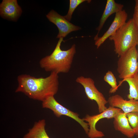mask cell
Instances as JSON below:
<instances>
[{"label": "cell", "mask_w": 138, "mask_h": 138, "mask_svg": "<svg viewBox=\"0 0 138 138\" xmlns=\"http://www.w3.org/2000/svg\"><path fill=\"white\" fill-rule=\"evenodd\" d=\"M42 105L43 108L52 110L57 117L65 115L73 119L80 124L86 133H88L89 131L88 124L85 122L83 119L79 118V115L77 113L72 111L59 103L54 96H50L42 101Z\"/></svg>", "instance_id": "8992f818"}, {"label": "cell", "mask_w": 138, "mask_h": 138, "mask_svg": "<svg viewBox=\"0 0 138 138\" xmlns=\"http://www.w3.org/2000/svg\"><path fill=\"white\" fill-rule=\"evenodd\" d=\"M123 5L116 3L114 0L107 1L105 9L100 20L99 25L96 29L98 32L94 38L95 40H96L98 38L99 33L108 18L112 14L123 10Z\"/></svg>", "instance_id": "4fadbf2b"}, {"label": "cell", "mask_w": 138, "mask_h": 138, "mask_svg": "<svg viewBox=\"0 0 138 138\" xmlns=\"http://www.w3.org/2000/svg\"><path fill=\"white\" fill-rule=\"evenodd\" d=\"M48 19L55 25L59 30L57 38H63L70 33L80 30L81 28L71 23L55 11L52 10L46 15Z\"/></svg>", "instance_id": "ba28073f"}, {"label": "cell", "mask_w": 138, "mask_h": 138, "mask_svg": "<svg viewBox=\"0 0 138 138\" xmlns=\"http://www.w3.org/2000/svg\"><path fill=\"white\" fill-rule=\"evenodd\" d=\"M124 82H126L129 86L128 99L138 100V73L131 77L123 79L120 82L118 86Z\"/></svg>", "instance_id": "9a60e30c"}, {"label": "cell", "mask_w": 138, "mask_h": 138, "mask_svg": "<svg viewBox=\"0 0 138 138\" xmlns=\"http://www.w3.org/2000/svg\"><path fill=\"white\" fill-rule=\"evenodd\" d=\"M135 8H138V0H135Z\"/></svg>", "instance_id": "ffe728a7"}, {"label": "cell", "mask_w": 138, "mask_h": 138, "mask_svg": "<svg viewBox=\"0 0 138 138\" xmlns=\"http://www.w3.org/2000/svg\"><path fill=\"white\" fill-rule=\"evenodd\" d=\"M107 101L110 106L119 108L126 114L138 112V100H127L120 95L116 94L110 96Z\"/></svg>", "instance_id": "30bf717a"}, {"label": "cell", "mask_w": 138, "mask_h": 138, "mask_svg": "<svg viewBox=\"0 0 138 138\" xmlns=\"http://www.w3.org/2000/svg\"><path fill=\"white\" fill-rule=\"evenodd\" d=\"M86 0H70L69 9L67 15L64 16V18L70 21L71 20L73 12L76 8L80 4L86 1Z\"/></svg>", "instance_id": "ac0fdd59"}, {"label": "cell", "mask_w": 138, "mask_h": 138, "mask_svg": "<svg viewBox=\"0 0 138 138\" xmlns=\"http://www.w3.org/2000/svg\"><path fill=\"white\" fill-rule=\"evenodd\" d=\"M137 51H138V50H137ZM137 64H138V62H137Z\"/></svg>", "instance_id": "44dd1931"}, {"label": "cell", "mask_w": 138, "mask_h": 138, "mask_svg": "<svg viewBox=\"0 0 138 138\" xmlns=\"http://www.w3.org/2000/svg\"><path fill=\"white\" fill-rule=\"evenodd\" d=\"M113 119V126L116 130L120 132L128 138L134 136L135 133L129 124L126 114L121 110Z\"/></svg>", "instance_id": "7c38bea8"}, {"label": "cell", "mask_w": 138, "mask_h": 138, "mask_svg": "<svg viewBox=\"0 0 138 138\" xmlns=\"http://www.w3.org/2000/svg\"><path fill=\"white\" fill-rule=\"evenodd\" d=\"M121 110L119 108L109 106L103 112L92 116L87 114L83 119L87 122L89 126V131L87 135L90 138H100L105 136L103 133L97 130L96 125L99 120L104 118H113Z\"/></svg>", "instance_id": "52a82bcc"}, {"label": "cell", "mask_w": 138, "mask_h": 138, "mask_svg": "<svg viewBox=\"0 0 138 138\" xmlns=\"http://www.w3.org/2000/svg\"><path fill=\"white\" fill-rule=\"evenodd\" d=\"M22 12L16 0H3L0 4V15L4 18L15 21Z\"/></svg>", "instance_id": "8fae6325"}, {"label": "cell", "mask_w": 138, "mask_h": 138, "mask_svg": "<svg viewBox=\"0 0 138 138\" xmlns=\"http://www.w3.org/2000/svg\"><path fill=\"white\" fill-rule=\"evenodd\" d=\"M109 38L113 41L114 51L119 57L131 48L138 45V31L133 19L126 22Z\"/></svg>", "instance_id": "3957f363"}, {"label": "cell", "mask_w": 138, "mask_h": 138, "mask_svg": "<svg viewBox=\"0 0 138 138\" xmlns=\"http://www.w3.org/2000/svg\"><path fill=\"white\" fill-rule=\"evenodd\" d=\"M134 46L120 56L117 62L119 77L123 79L138 73V52Z\"/></svg>", "instance_id": "277c9868"}, {"label": "cell", "mask_w": 138, "mask_h": 138, "mask_svg": "<svg viewBox=\"0 0 138 138\" xmlns=\"http://www.w3.org/2000/svg\"><path fill=\"white\" fill-rule=\"evenodd\" d=\"M63 40V38H60L52 53L40 60V67L46 71L58 74L67 73L69 71L76 52L75 45L73 44L67 50H62L61 46Z\"/></svg>", "instance_id": "7a4b0ae2"}, {"label": "cell", "mask_w": 138, "mask_h": 138, "mask_svg": "<svg viewBox=\"0 0 138 138\" xmlns=\"http://www.w3.org/2000/svg\"><path fill=\"white\" fill-rule=\"evenodd\" d=\"M126 116L135 135H138V112L129 113Z\"/></svg>", "instance_id": "e0dca14e"}, {"label": "cell", "mask_w": 138, "mask_h": 138, "mask_svg": "<svg viewBox=\"0 0 138 138\" xmlns=\"http://www.w3.org/2000/svg\"><path fill=\"white\" fill-rule=\"evenodd\" d=\"M132 18L138 31V8H134Z\"/></svg>", "instance_id": "d6986e66"}, {"label": "cell", "mask_w": 138, "mask_h": 138, "mask_svg": "<svg viewBox=\"0 0 138 138\" xmlns=\"http://www.w3.org/2000/svg\"><path fill=\"white\" fill-rule=\"evenodd\" d=\"M58 74L52 72L45 78H36L27 74L19 75L15 92H21L30 98L42 101L57 94L59 85Z\"/></svg>", "instance_id": "6da1fadb"}, {"label": "cell", "mask_w": 138, "mask_h": 138, "mask_svg": "<svg viewBox=\"0 0 138 138\" xmlns=\"http://www.w3.org/2000/svg\"><path fill=\"white\" fill-rule=\"evenodd\" d=\"M45 121L43 119L36 122L24 138H50L45 129Z\"/></svg>", "instance_id": "5bb4252c"}, {"label": "cell", "mask_w": 138, "mask_h": 138, "mask_svg": "<svg viewBox=\"0 0 138 138\" xmlns=\"http://www.w3.org/2000/svg\"><path fill=\"white\" fill-rule=\"evenodd\" d=\"M103 80L111 87L109 93L112 94L116 92L119 86L117 85L116 79L112 72L108 71L105 75Z\"/></svg>", "instance_id": "2e32d148"}, {"label": "cell", "mask_w": 138, "mask_h": 138, "mask_svg": "<svg viewBox=\"0 0 138 138\" xmlns=\"http://www.w3.org/2000/svg\"><path fill=\"white\" fill-rule=\"evenodd\" d=\"M128 14L125 10L116 13L114 19L108 30L101 37L95 40V44L97 49L126 22Z\"/></svg>", "instance_id": "9c48e42d"}, {"label": "cell", "mask_w": 138, "mask_h": 138, "mask_svg": "<svg viewBox=\"0 0 138 138\" xmlns=\"http://www.w3.org/2000/svg\"><path fill=\"white\" fill-rule=\"evenodd\" d=\"M76 82L83 86L88 98L96 102L99 113L103 112L107 108L106 105L108 103V101L103 94L96 88L93 79L80 76L77 77Z\"/></svg>", "instance_id": "5b68a950"}]
</instances>
